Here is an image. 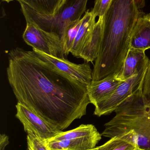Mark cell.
Segmentation results:
<instances>
[{
  "mask_svg": "<svg viewBox=\"0 0 150 150\" xmlns=\"http://www.w3.org/2000/svg\"><path fill=\"white\" fill-rule=\"evenodd\" d=\"M7 75L17 102L61 131L86 114L87 85L56 68L33 50L8 54Z\"/></svg>",
  "mask_w": 150,
  "mask_h": 150,
  "instance_id": "6da1fadb",
  "label": "cell"
},
{
  "mask_svg": "<svg viewBox=\"0 0 150 150\" xmlns=\"http://www.w3.org/2000/svg\"><path fill=\"white\" fill-rule=\"evenodd\" d=\"M145 0H113L104 16L103 37L92 70V80L116 75L129 48L133 29L144 15Z\"/></svg>",
  "mask_w": 150,
  "mask_h": 150,
  "instance_id": "7a4b0ae2",
  "label": "cell"
},
{
  "mask_svg": "<svg viewBox=\"0 0 150 150\" xmlns=\"http://www.w3.org/2000/svg\"><path fill=\"white\" fill-rule=\"evenodd\" d=\"M143 83L115 110V116L105 125L102 136L119 137L150 150V108L144 105Z\"/></svg>",
  "mask_w": 150,
  "mask_h": 150,
  "instance_id": "3957f363",
  "label": "cell"
},
{
  "mask_svg": "<svg viewBox=\"0 0 150 150\" xmlns=\"http://www.w3.org/2000/svg\"><path fill=\"white\" fill-rule=\"evenodd\" d=\"M88 0H63L57 11L52 16L37 13L28 6L20 4L26 22L33 23L40 29L55 34L62 41L66 27L80 20L85 12Z\"/></svg>",
  "mask_w": 150,
  "mask_h": 150,
  "instance_id": "277c9868",
  "label": "cell"
},
{
  "mask_svg": "<svg viewBox=\"0 0 150 150\" xmlns=\"http://www.w3.org/2000/svg\"><path fill=\"white\" fill-rule=\"evenodd\" d=\"M26 23L23 38L27 45L48 55L64 58L63 44L59 36L43 30L31 22Z\"/></svg>",
  "mask_w": 150,
  "mask_h": 150,
  "instance_id": "5b68a950",
  "label": "cell"
},
{
  "mask_svg": "<svg viewBox=\"0 0 150 150\" xmlns=\"http://www.w3.org/2000/svg\"><path fill=\"white\" fill-rule=\"evenodd\" d=\"M148 65L137 74L122 81L109 98L95 106L94 114L100 117L114 112L122 103L140 87L143 82Z\"/></svg>",
  "mask_w": 150,
  "mask_h": 150,
  "instance_id": "8992f818",
  "label": "cell"
},
{
  "mask_svg": "<svg viewBox=\"0 0 150 150\" xmlns=\"http://www.w3.org/2000/svg\"><path fill=\"white\" fill-rule=\"evenodd\" d=\"M16 108V117L23 124L26 133L31 132L41 139L48 141L62 132L23 104L17 102Z\"/></svg>",
  "mask_w": 150,
  "mask_h": 150,
  "instance_id": "52a82bcc",
  "label": "cell"
},
{
  "mask_svg": "<svg viewBox=\"0 0 150 150\" xmlns=\"http://www.w3.org/2000/svg\"><path fill=\"white\" fill-rule=\"evenodd\" d=\"M41 57L52 63L54 67L66 74L77 79L84 83L89 85L92 80V70L89 62L77 64L63 58L48 55L37 50L33 49Z\"/></svg>",
  "mask_w": 150,
  "mask_h": 150,
  "instance_id": "ba28073f",
  "label": "cell"
},
{
  "mask_svg": "<svg viewBox=\"0 0 150 150\" xmlns=\"http://www.w3.org/2000/svg\"><path fill=\"white\" fill-rule=\"evenodd\" d=\"M122 82L116 78L115 75H110L99 80H92L88 86L91 104L95 106L108 98Z\"/></svg>",
  "mask_w": 150,
  "mask_h": 150,
  "instance_id": "9c48e42d",
  "label": "cell"
},
{
  "mask_svg": "<svg viewBox=\"0 0 150 150\" xmlns=\"http://www.w3.org/2000/svg\"><path fill=\"white\" fill-rule=\"evenodd\" d=\"M149 62V59L145 52L129 48L121 69L116 75V78L121 81H126L138 74Z\"/></svg>",
  "mask_w": 150,
  "mask_h": 150,
  "instance_id": "30bf717a",
  "label": "cell"
},
{
  "mask_svg": "<svg viewBox=\"0 0 150 150\" xmlns=\"http://www.w3.org/2000/svg\"><path fill=\"white\" fill-rule=\"evenodd\" d=\"M96 18L92 11L89 10L85 11L82 18V23L77 32L70 53L74 57L80 58L83 50L91 37L96 23Z\"/></svg>",
  "mask_w": 150,
  "mask_h": 150,
  "instance_id": "8fae6325",
  "label": "cell"
},
{
  "mask_svg": "<svg viewBox=\"0 0 150 150\" xmlns=\"http://www.w3.org/2000/svg\"><path fill=\"white\" fill-rule=\"evenodd\" d=\"M129 48L145 52L150 48V14L140 17L133 29Z\"/></svg>",
  "mask_w": 150,
  "mask_h": 150,
  "instance_id": "7c38bea8",
  "label": "cell"
},
{
  "mask_svg": "<svg viewBox=\"0 0 150 150\" xmlns=\"http://www.w3.org/2000/svg\"><path fill=\"white\" fill-rule=\"evenodd\" d=\"M104 16L99 17L95 23L90 39L81 54L80 58L87 62L96 60L98 55L103 37Z\"/></svg>",
  "mask_w": 150,
  "mask_h": 150,
  "instance_id": "4fadbf2b",
  "label": "cell"
},
{
  "mask_svg": "<svg viewBox=\"0 0 150 150\" xmlns=\"http://www.w3.org/2000/svg\"><path fill=\"white\" fill-rule=\"evenodd\" d=\"M101 139V137L76 138L48 142L51 150H89L96 148Z\"/></svg>",
  "mask_w": 150,
  "mask_h": 150,
  "instance_id": "5bb4252c",
  "label": "cell"
},
{
  "mask_svg": "<svg viewBox=\"0 0 150 150\" xmlns=\"http://www.w3.org/2000/svg\"><path fill=\"white\" fill-rule=\"evenodd\" d=\"M102 135L100 134L95 126L92 124H82L75 129L62 132L49 140L61 141L76 138H95L101 137Z\"/></svg>",
  "mask_w": 150,
  "mask_h": 150,
  "instance_id": "9a60e30c",
  "label": "cell"
},
{
  "mask_svg": "<svg viewBox=\"0 0 150 150\" xmlns=\"http://www.w3.org/2000/svg\"><path fill=\"white\" fill-rule=\"evenodd\" d=\"M29 7L37 13L52 16L57 11L63 0H16Z\"/></svg>",
  "mask_w": 150,
  "mask_h": 150,
  "instance_id": "2e32d148",
  "label": "cell"
},
{
  "mask_svg": "<svg viewBox=\"0 0 150 150\" xmlns=\"http://www.w3.org/2000/svg\"><path fill=\"white\" fill-rule=\"evenodd\" d=\"M82 23V18L70 23L65 29L62 42L64 48V55L67 56L70 53L77 32Z\"/></svg>",
  "mask_w": 150,
  "mask_h": 150,
  "instance_id": "e0dca14e",
  "label": "cell"
},
{
  "mask_svg": "<svg viewBox=\"0 0 150 150\" xmlns=\"http://www.w3.org/2000/svg\"><path fill=\"white\" fill-rule=\"evenodd\" d=\"M136 146L133 143L116 136L98 147V150H134Z\"/></svg>",
  "mask_w": 150,
  "mask_h": 150,
  "instance_id": "ac0fdd59",
  "label": "cell"
},
{
  "mask_svg": "<svg viewBox=\"0 0 150 150\" xmlns=\"http://www.w3.org/2000/svg\"><path fill=\"white\" fill-rule=\"evenodd\" d=\"M27 150H51L48 140L37 137L31 132H27Z\"/></svg>",
  "mask_w": 150,
  "mask_h": 150,
  "instance_id": "d6986e66",
  "label": "cell"
},
{
  "mask_svg": "<svg viewBox=\"0 0 150 150\" xmlns=\"http://www.w3.org/2000/svg\"><path fill=\"white\" fill-rule=\"evenodd\" d=\"M142 95L144 105L150 108V60L144 79Z\"/></svg>",
  "mask_w": 150,
  "mask_h": 150,
  "instance_id": "ffe728a7",
  "label": "cell"
},
{
  "mask_svg": "<svg viewBox=\"0 0 150 150\" xmlns=\"http://www.w3.org/2000/svg\"><path fill=\"white\" fill-rule=\"evenodd\" d=\"M113 0H95L94 7L92 8V14L97 17L105 16L110 7Z\"/></svg>",
  "mask_w": 150,
  "mask_h": 150,
  "instance_id": "44dd1931",
  "label": "cell"
},
{
  "mask_svg": "<svg viewBox=\"0 0 150 150\" xmlns=\"http://www.w3.org/2000/svg\"><path fill=\"white\" fill-rule=\"evenodd\" d=\"M9 144V137L4 134L0 135V150H4Z\"/></svg>",
  "mask_w": 150,
  "mask_h": 150,
  "instance_id": "7402d4cb",
  "label": "cell"
},
{
  "mask_svg": "<svg viewBox=\"0 0 150 150\" xmlns=\"http://www.w3.org/2000/svg\"><path fill=\"white\" fill-rule=\"evenodd\" d=\"M1 1L3 2H6L9 3L11 1H13V0H1Z\"/></svg>",
  "mask_w": 150,
  "mask_h": 150,
  "instance_id": "603a6c76",
  "label": "cell"
},
{
  "mask_svg": "<svg viewBox=\"0 0 150 150\" xmlns=\"http://www.w3.org/2000/svg\"><path fill=\"white\" fill-rule=\"evenodd\" d=\"M134 150H144L143 149H141V148H139V147H138V146H136V149H134Z\"/></svg>",
  "mask_w": 150,
  "mask_h": 150,
  "instance_id": "cb8c5ba5",
  "label": "cell"
},
{
  "mask_svg": "<svg viewBox=\"0 0 150 150\" xmlns=\"http://www.w3.org/2000/svg\"><path fill=\"white\" fill-rule=\"evenodd\" d=\"M89 150H98V147H96V148H95V149H92Z\"/></svg>",
  "mask_w": 150,
  "mask_h": 150,
  "instance_id": "d4e9b609",
  "label": "cell"
}]
</instances>
